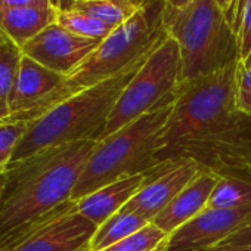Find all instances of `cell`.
<instances>
[{
	"label": "cell",
	"mask_w": 251,
	"mask_h": 251,
	"mask_svg": "<svg viewBox=\"0 0 251 251\" xmlns=\"http://www.w3.org/2000/svg\"><path fill=\"white\" fill-rule=\"evenodd\" d=\"M148 223L151 222H148L145 217L136 213L120 210L118 213H115L108 220H105L100 226L96 227V232L90 242V251L105 250L117 244L118 241L138 232Z\"/></svg>",
	"instance_id": "17"
},
{
	"label": "cell",
	"mask_w": 251,
	"mask_h": 251,
	"mask_svg": "<svg viewBox=\"0 0 251 251\" xmlns=\"http://www.w3.org/2000/svg\"><path fill=\"white\" fill-rule=\"evenodd\" d=\"M48 2H49V3H50V5H52V0H48ZM55 9H56V8H55Z\"/></svg>",
	"instance_id": "35"
},
{
	"label": "cell",
	"mask_w": 251,
	"mask_h": 251,
	"mask_svg": "<svg viewBox=\"0 0 251 251\" xmlns=\"http://www.w3.org/2000/svg\"><path fill=\"white\" fill-rule=\"evenodd\" d=\"M53 6L24 5L0 8V31L23 48L28 40L56 21Z\"/></svg>",
	"instance_id": "16"
},
{
	"label": "cell",
	"mask_w": 251,
	"mask_h": 251,
	"mask_svg": "<svg viewBox=\"0 0 251 251\" xmlns=\"http://www.w3.org/2000/svg\"><path fill=\"white\" fill-rule=\"evenodd\" d=\"M147 58L105 81L62 99L30 121L11 163L50 148L81 141H99L117 99Z\"/></svg>",
	"instance_id": "2"
},
{
	"label": "cell",
	"mask_w": 251,
	"mask_h": 251,
	"mask_svg": "<svg viewBox=\"0 0 251 251\" xmlns=\"http://www.w3.org/2000/svg\"><path fill=\"white\" fill-rule=\"evenodd\" d=\"M180 71L179 46L169 36L151 52L117 99L100 139L173 99Z\"/></svg>",
	"instance_id": "8"
},
{
	"label": "cell",
	"mask_w": 251,
	"mask_h": 251,
	"mask_svg": "<svg viewBox=\"0 0 251 251\" xmlns=\"http://www.w3.org/2000/svg\"><path fill=\"white\" fill-rule=\"evenodd\" d=\"M217 3L223 9V12L226 14L230 24L233 25L235 15H236V8H238V0H217Z\"/></svg>",
	"instance_id": "28"
},
{
	"label": "cell",
	"mask_w": 251,
	"mask_h": 251,
	"mask_svg": "<svg viewBox=\"0 0 251 251\" xmlns=\"http://www.w3.org/2000/svg\"><path fill=\"white\" fill-rule=\"evenodd\" d=\"M166 28L179 46L180 81L239 61L236 33L217 0H191L182 9L166 5Z\"/></svg>",
	"instance_id": "4"
},
{
	"label": "cell",
	"mask_w": 251,
	"mask_h": 251,
	"mask_svg": "<svg viewBox=\"0 0 251 251\" xmlns=\"http://www.w3.org/2000/svg\"><path fill=\"white\" fill-rule=\"evenodd\" d=\"M233 30L239 46V61H244L251 52V0H238Z\"/></svg>",
	"instance_id": "24"
},
{
	"label": "cell",
	"mask_w": 251,
	"mask_h": 251,
	"mask_svg": "<svg viewBox=\"0 0 251 251\" xmlns=\"http://www.w3.org/2000/svg\"><path fill=\"white\" fill-rule=\"evenodd\" d=\"M169 37L166 2L147 0L138 12L114 28L99 46L65 78L61 98L105 81L147 58Z\"/></svg>",
	"instance_id": "5"
},
{
	"label": "cell",
	"mask_w": 251,
	"mask_h": 251,
	"mask_svg": "<svg viewBox=\"0 0 251 251\" xmlns=\"http://www.w3.org/2000/svg\"><path fill=\"white\" fill-rule=\"evenodd\" d=\"M173 99L98 141L75 183L71 200L77 201L111 182L158 166L157 152Z\"/></svg>",
	"instance_id": "3"
},
{
	"label": "cell",
	"mask_w": 251,
	"mask_h": 251,
	"mask_svg": "<svg viewBox=\"0 0 251 251\" xmlns=\"http://www.w3.org/2000/svg\"><path fill=\"white\" fill-rule=\"evenodd\" d=\"M139 8L127 0H75L71 9L84 12L114 30L129 21Z\"/></svg>",
	"instance_id": "19"
},
{
	"label": "cell",
	"mask_w": 251,
	"mask_h": 251,
	"mask_svg": "<svg viewBox=\"0 0 251 251\" xmlns=\"http://www.w3.org/2000/svg\"><path fill=\"white\" fill-rule=\"evenodd\" d=\"M24 5L52 6L48 2V0H0V8H6V6H24Z\"/></svg>",
	"instance_id": "27"
},
{
	"label": "cell",
	"mask_w": 251,
	"mask_h": 251,
	"mask_svg": "<svg viewBox=\"0 0 251 251\" xmlns=\"http://www.w3.org/2000/svg\"><path fill=\"white\" fill-rule=\"evenodd\" d=\"M219 176L200 170V173L170 201V204L151 222L167 236L200 214L208 204V198L219 182Z\"/></svg>",
	"instance_id": "15"
},
{
	"label": "cell",
	"mask_w": 251,
	"mask_h": 251,
	"mask_svg": "<svg viewBox=\"0 0 251 251\" xmlns=\"http://www.w3.org/2000/svg\"><path fill=\"white\" fill-rule=\"evenodd\" d=\"M100 42L102 40L80 37L53 23L28 40L21 50L23 55L40 65L67 77L99 46Z\"/></svg>",
	"instance_id": "11"
},
{
	"label": "cell",
	"mask_w": 251,
	"mask_h": 251,
	"mask_svg": "<svg viewBox=\"0 0 251 251\" xmlns=\"http://www.w3.org/2000/svg\"><path fill=\"white\" fill-rule=\"evenodd\" d=\"M164 2H166L167 8H170V9H182L191 2V0H164Z\"/></svg>",
	"instance_id": "30"
},
{
	"label": "cell",
	"mask_w": 251,
	"mask_h": 251,
	"mask_svg": "<svg viewBox=\"0 0 251 251\" xmlns=\"http://www.w3.org/2000/svg\"><path fill=\"white\" fill-rule=\"evenodd\" d=\"M75 0H52V6L56 8L58 11H67L71 9Z\"/></svg>",
	"instance_id": "29"
},
{
	"label": "cell",
	"mask_w": 251,
	"mask_h": 251,
	"mask_svg": "<svg viewBox=\"0 0 251 251\" xmlns=\"http://www.w3.org/2000/svg\"><path fill=\"white\" fill-rule=\"evenodd\" d=\"M238 62L179 83L158 151L205 132L236 111Z\"/></svg>",
	"instance_id": "6"
},
{
	"label": "cell",
	"mask_w": 251,
	"mask_h": 251,
	"mask_svg": "<svg viewBox=\"0 0 251 251\" xmlns=\"http://www.w3.org/2000/svg\"><path fill=\"white\" fill-rule=\"evenodd\" d=\"M56 24L64 27L65 30L86 39H96L103 40L112 28L102 24L100 21L92 18L90 15L80 12L77 9H67V11H58L56 14Z\"/></svg>",
	"instance_id": "21"
},
{
	"label": "cell",
	"mask_w": 251,
	"mask_h": 251,
	"mask_svg": "<svg viewBox=\"0 0 251 251\" xmlns=\"http://www.w3.org/2000/svg\"><path fill=\"white\" fill-rule=\"evenodd\" d=\"M236 109L251 114V67L238 62L236 68Z\"/></svg>",
	"instance_id": "25"
},
{
	"label": "cell",
	"mask_w": 251,
	"mask_h": 251,
	"mask_svg": "<svg viewBox=\"0 0 251 251\" xmlns=\"http://www.w3.org/2000/svg\"><path fill=\"white\" fill-rule=\"evenodd\" d=\"M250 204H251V182L235 179V177H220L208 198L207 207L238 208Z\"/></svg>",
	"instance_id": "20"
},
{
	"label": "cell",
	"mask_w": 251,
	"mask_h": 251,
	"mask_svg": "<svg viewBox=\"0 0 251 251\" xmlns=\"http://www.w3.org/2000/svg\"><path fill=\"white\" fill-rule=\"evenodd\" d=\"M5 179H6V167L0 169V194H2L3 185H5Z\"/></svg>",
	"instance_id": "31"
},
{
	"label": "cell",
	"mask_w": 251,
	"mask_h": 251,
	"mask_svg": "<svg viewBox=\"0 0 251 251\" xmlns=\"http://www.w3.org/2000/svg\"><path fill=\"white\" fill-rule=\"evenodd\" d=\"M200 170V166L191 160L161 163L157 173L121 210L136 213L152 222Z\"/></svg>",
	"instance_id": "13"
},
{
	"label": "cell",
	"mask_w": 251,
	"mask_h": 251,
	"mask_svg": "<svg viewBox=\"0 0 251 251\" xmlns=\"http://www.w3.org/2000/svg\"><path fill=\"white\" fill-rule=\"evenodd\" d=\"M96 226L70 200L59 211L14 251H90Z\"/></svg>",
	"instance_id": "12"
},
{
	"label": "cell",
	"mask_w": 251,
	"mask_h": 251,
	"mask_svg": "<svg viewBox=\"0 0 251 251\" xmlns=\"http://www.w3.org/2000/svg\"><path fill=\"white\" fill-rule=\"evenodd\" d=\"M251 219V204L238 208H208L167 236L158 251H211Z\"/></svg>",
	"instance_id": "10"
},
{
	"label": "cell",
	"mask_w": 251,
	"mask_h": 251,
	"mask_svg": "<svg viewBox=\"0 0 251 251\" xmlns=\"http://www.w3.org/2000/svg\"><path fill=\"white\" fill-rule=\"evenodd\" d=\"M21 59V48L0 31V121L11 118L9 99Z\"/></svg>",
	"instance_id": "18"
},
{
	"label": "cell",
	"mask_w": 251,
	"mask_h": 251,
	"mask_svg": "<svg viewBox=\"0 0 251 251\" xmlns=\"http://www.w3.org/2000/svg\"><path fill=\"white\" fill-rule=\"evenodd\" d=\"M96 144L81 141L9 163L0 194V238L70 201Z\"/></svg>",
	"instance_id": "1"
},
{
	"label": "cell",
	"mask_w": 251,
	"mask_h": 251,
	"mask_svg": "<svg viewBox=\"0 0 251 251\" xmlns=\"http://www.w3.org/2000/svg\"><path fill=\"white\" fill-rule=\"evenodd\" d=\"M158 167L160 164L147 172L121 177L77 200L78 213L90 220L96 227L100 226L105 220L118 213L148 183V180L157 173Z\"/></svg>",
	"instance_id": "14"
},
{
	"label": "cell",
	"mask_w": 251,
	"mask_h": 251,
	"mask_svg": "<svg viewBox=\"0 0 251 251\" xmlns=\"http://www.w3.org/2000/svg\"><path fill=\"white\" fill-rule=\"evenodd\" d=\"M251 247V219L235 233L227 236L213 250H230V248H244Z\"/></svg>",
	"instance_id": "26"
},
{
	"label": "cell",
	"mask_w": 251,
	"mask_h": 251,
	"mask_svg": "<svg viewBox=\"0 0 251 251\" xmlns=\"http://www.w3.org/2000/svg\"><path fill=\"white\" fill-rule=\"evenodd\" d=\"M28 123L24 121H0V169L11 163L14 151L24 136Z\"/></svg>",
	"instance_id": "23"
},
{
	"label": "cell",
	"mask_w": 251,
	"mask_h": 251,
	"mask_svg": "<svg viewBox=\"0 0 251 251\" xmlns=\"http://www.w3.org/2000/svg\"><path fill=\"white\" fill-rule=\"evenodd\" d=\"M167 235L154 223H148L130 236L100 251H158Z\"/></svg>",
	"instance_id": "22"
},
{
	"label": "cell",
	"mask_w": 251,
	"mask_h": 251,
	"mask_svg": "<svg viewBox=\"0 0 251 251\" xmlns=\"http://www.w3.org/2000/svg\"><path fill=\"white\" fill-rule=\"evenodd\" d=\"M65 78V75L23 55L9 99V121L30 123L61 102Z\"/></svg>",
	"instance_id": "9"
},
{
	"label": "cell",
	"mask_w": 251,
	"mask_h": 251,
	"mask_svg": "<svg viewBox=\"0 0 251 251\" xmlns=\"http://www.w3.org/2000/svg\"><path fill=\"white\" fill-rule=\"evenodd\" d=\"M211 251H251V247H244V248H230V250H211Z\"/></svg>",
	"instance_id": "32"
},
{
	"label": "cell",
	"mask_w": 251,
	"mask_h": 251,
	"mask_svg": "<svg viewBox=\"0 0 251 251\" xmlns=\"http://www.w3.org/2000/svg\"><path fill=\"white\" fill-rule=\"evenodd\" d=\"M242 64H245V65H248V67H251V52L248 53V56L244 59V61H241Z\"/></svg>",
	"instance_id": "34"
},
{
	"label": "cell",
	"mask_w": 251,
	"mask_h": 251,
	"mask_svg": "<svg viewBox=\"0 0 251 251\" xmlns=\"http://www.w3.org/2000/svg\"><path fill=\"white\" fill-rule=\"evenodd\" d=\"M191 160L219 177L251 182V114L233 111L205 132L157 152V164Z\"/></svg>",
	"instance_id": "7"
},
{
	"label": "cell",
	"mask_w": 251,
	"mask_h": 251,
	"mask_svg": "<svg viewBox=\"0 0 251 251\" xmlns=\"http://www.w3.org/2000/svg\"><path fill=\"white\" fill-rule=\"evenodd\" d=\"M127 2H130V3H133L136 6H142L147 2V0H127Z\"/></svg>",
	"instance_id": "33"
}]
</instances>
